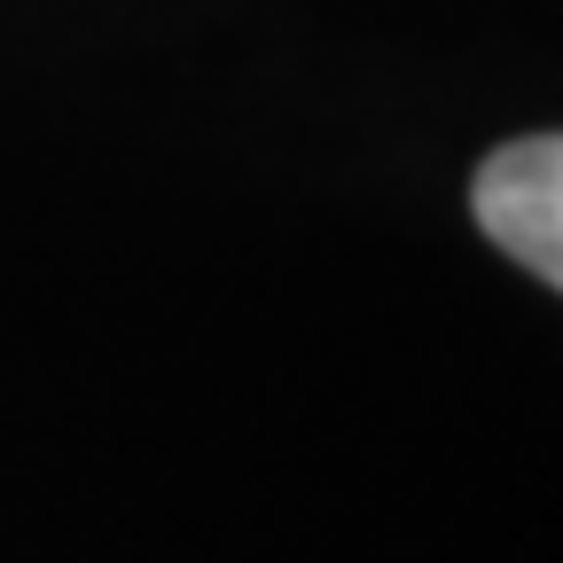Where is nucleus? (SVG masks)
<instances>
[{
	"instance_id": "obj_1",
	"label": "nucleus",
	"mask_w": 563,
	"mask_h": 563,
	"mask_svg": "<svg viewBox=\"0 0 563 563\" xmlns=\"http://www.w3.org/2000/svg\"><path fill=\"white\" fill-rule=\"evenodd\" d=\"M470 203H477V228L501 243L525 274H540L555 290V282H563V141L555 133L501 141V150L477 165Z\"/></svg>"
}]
</instances>
